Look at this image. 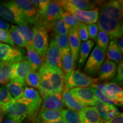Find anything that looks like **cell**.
<instances>
[{
  "label": "cell",
  "instance_id": "obj_47",
  "mask_svg": "<svg viewBox=\"0 0 123 123\" xmlns=\"http://www.w3.org/2000/svg\"><path fill=\"white\" fill-rule=\"evenodd\" d=\"M104 123H123V114L120 113L119 115L108 120Z\"/></svg>",
  "mask_w": 123,
  "mask_h": 123
},
{
  "label": "cell",
  "instance_id": "obj_34",
  "mask_svg": "<svg viewBox=\"0 0 123 123\" xmlns=\"http://www.w3.org/2000/svg\"><path fill=\"white\" fill-rule=\"evenodd\" d=\"M62 119L65 123H81L78 113L73 111L63 109L61 110Z\"/></svg>",
  "mask_w": 123,
  "mask_h": 123
},
{
  "label": "cell",
  "instance_id": "obj_41",
  "mask_svg": "<svg viewBox=\"0 0 123 123\" xmlns=\"http://www.w3.org/2000/svg\"><path fill=\"white\" fill-rule=\"evenodd\" d=\"M90 88L91 89L92 92L94 93L95 96H96V98L98 100H99L100 101H101V102L104 103L111 104V105H119L117 103L115 102V101L112 100L111 99H109L108 98H107V96H105V95L103 94L99 90H97L96 88H93V87H90Z\"/></svg>",
  "mask_w": 123,
  "mask_h": 123
},
{
  "label": "cell",
  "instance_id": "obj_42",
  "mask_svg": "<svg viewBox=\"0 0 123 123\" xmlns=\"http://www.w3.org/2000/svg\"><path fill=\"white\" fill-rule=\"evenodd\" d=\"M78 34L80 39L81 41L84 42L88 41L89 34L87 25L81 22L78 27Z\"/></svg>",
  "mask_w": 123,
  "mask_h": 123
},
{
  "label": "cell",
  "instance_id": "obj_35",
  "mask_svg": "<svg viewBox=\"0 0 123 123\" xmlns=\"http://www.w3.org/2000/svg\"><path fill=\"white\" fill-rule=\"evenodd\" d=\"M112 105L101 102L97 99L96 102L93 106L99 113V116L103 121L107 120V113Z\"/></svg>",
  "mask_w": 123,
  "mask_h": 123
},
{
  "label": "cell",
  "instance_id": "obj_16",
  "mask_svg": "<svg viewBox=\"0 0 123 123\" xmlns=\"http://www.w3.org/2000/svg\"><path fill=\"white\" fill-rule=\"evenodd\" d=\"M117 73V66L115 62L106 59L98 72L99 81H107L113 79Z\"/></svg>",
  "mask_w": 123,
  "mask_h": 123
},
{
  "label": "cell",
  "instance_id": "obj_23",
  "mask_svg": "<svg viewBox=\"0 0 123 123\" xmlns=\"http://www.w3.org/2000/svg\"><path fill=\"white\" fill-rule=\"evenodd\" d=\"M38 72L41 77L38 90L39 91L40 96L43 99L47 95L51 94L53 92L50 80L46 70L41 67Z\"/></svg>",
  "mask_w": 123,
  "mask_h": 123
},
{
  "label": "cell",
  "instance_id": "obj_24",
  "mask_svg": "<svg viewBox=\"0 0 123 123\" xmlns=\"http://www.w3.org/2000/svg\"><path fill=\"white\" fill-rule=\"evenodd\" d=\"M108 59L113 62L120 63L123 60V53L117 45V39L111 40L107 50Z\"/></svg>",
  "mask_w": 123,
  "mask_h": 123
},
{
  "label": "cell",
  "instance_id": "obj_27",
  "mask_svg": "<svg viewBox=\"0 0 123 123\" xmlns=\"http://www.w3.org/2000/svg\"><path fill=\"white\" fill-rule=\"evenodd\" d=\"M61 55V70L64 73V76H66L73 73L75 70V63L70 52L63 54Z\"/></svg>",
  "mask_w": 123,
  "mask_h": 123
},
{
  "label": "cell",
  "instance_id": "obj_19",
  "mask_svg": "<svg viewBox=\"0 0 123 123\" xmlns=\"http://www.w3.org/2000/svg\"><path fill=\"white\" fill-rule=\"evenodd\" d=\"M105 87V96L122 106L123 103V91L118 84L112 82L104 83Z\"/></svg>",
  "mask_w": 123,
  "mask_h": 123
},
{
  "label": "cell",
  "instance_id": "obj_10",
  "mask_svg": "<svg viewBox=\"0 0 123 123\" xmlns=\"http://www.w3.org/2000/svg\"><path fill=\"white\" fill-rule=\"evenodd\" d=\"M68 91L78 102L84 107L93 106L97 98L90 87L87 88H74Z\"/></svg>",
  "mask_w": 123,
  "mask_h": 123
},
{
  "label": "cell",
  "instance_id": "obj_46",
  "mask_svg": "<svg viewBox=\"0 0 123 123\" xmlns=\"http://www.w3.org/2000/svg\"><path fill=\"white\" fill-rule=\"evenodd\" d=\"M49 2H50V1H49V0H39L38 8V14H41L43 13Z\"/></svg>",
  "mask_w": 123,
  "mask_h": 123
},
{
  "label": "cell",
  "instance_id": "obj_5",
  "mask_svg": "<svg viewBox=\"0 0 123 123\" xmlns=\"http://www.w3.org/2000/svg\"><path fill=\"white\" fill-rule=\"evenodd\" d=\"M0 18L19 26L27 24L14 1L0 2Z\"/></svg>",
  "mask_w": 123,
  "mask_h": 123
},
{
  "label": "cell",
  "instance_id": "obj_12",
  "mask_svg": "<svg viewBox=\"0 0 123 123\" xmlns=\"http://www.w3.org/2000/svg\"><path fill=\"white\" fill-rule=\"evenodd\" d=\"M46 70L50 80L52 92L62 93L64 87V73L60 68H53L47 69L41 67Z\"/></svg>",
  "mask_w": 123,
  "mask_h": 123
},
{
  "label": "cell",
  "instance_id": "obj_32",
  "mask_svg": "<svg viewBox=\"0 0 123 123\" xmlns=\"http://www.w3.org/2000/svg\"><path fill=\"white\" fill-rule=\"evenodd\" d=\"M53 40L61 51V54L70 53V48L69 45L68 34L55 36Z\"/></svg>",
  "mask_w": 123,
  "mask_h": 123
},
{
  "label": "cell",
  "instance_id": "obj_33",
  "mask_svg": "<svg viewBox=\"0 0 123 123\" xmlns=\"http://www.w3.org/2000/svg\"><path fill=\"white\" fill-rule=\"evenodd\" d=\"M72 6L84 10H90L96 8V2L87 0H66Z\"/></svg>",
  "mask_w": 123,
  "mask_h": 123
},
{
  "label": "cell",
  "instance_id": "obj_8",
  "mask_svg": "<svg viewBox=\"0 0 123 123\" xmlns=\"http://www.w3.org/2000/svg\"><path fill=\"white\" fill-rule=\"evenodd\" d=\"M33 40L32 47L42 57L45 56L49 47V35L47 31L41 27H33Z\"/></svg>",
  "mask_w": 123,
  "mask_h": 123
},
{
  "label": "cell",
  "instance_id": "obj_37",
  "mask_svg": "<svg viewBox=\"0 0 123 123\" xmlns=\"http://www.w3.org/2000/svg\"><path fill=\"white\" fill-rule=\"evenodd\" d=\"M8 32L15 46H17L19 48L26 47L24 39H23L21 35L19 34V33H18L16 26H12L9 29Z\"/></svg>",
  "mask_w": 123,
  "mask_h": 123
},
{
  "label": "cell",
  "instance_id": "obj_31",
  "mask_svg": "<svg viewBox=\"0 0 123 123\" xmlns=\"http://www.w3.org/2000/svg\"><path fill=\"white\" fill-rule=\"evenodd\" d=\"M71 29L64 24L62 19L61 16L56 18L54 22L51 31L53 32V35L55 36L68 34L69 31Z\"/></svg>",
  "mask_w": 123,
  "mask_h": 123
},
{
  "label": "cell",
  "instance_id": "obj_40",
  "mask_svg": "<svg viewBox=\"0 0 123 123\" xmlns=\"http://www.w3.org/2000/svg\"><path fill=\"white\" fill-rule=\"evenodd\" d=\"M97 45L100 48L107 52V47L110 42V37L107 33L104 31H100L96 38Z\"/></svg>",
  "mask_w": 123,
  "mask_h": 123
},
{
  "label": "cell",
  "instance_id": "obj_20",
  "mask_svg": "<svg viewBox=\"0 0 123 123\" xmlns=\"http://www.w3.org/2000/svg\"><path fill=\"white\" fill-rule=\"evenodd\" d=\"M68 42L70 50L75 63L77 61L79 56L81 41L78 34V27H74L69 31Z\"/></svg>",
  "mask_w": 123,
  "mask_h": 123
},
{
  "label": "cell",
  "instance_id": "obj_9",
  "mask_svg": "<svg viewBox=\"0 0 123 123\" xmlns=\"http://www.w3.org/2000/svg\"><path fill=\"white\" fill-rule=\"evenodd\" d=\"M61 51L55 43L54 40H51L44 56V62L41 67L47 69L61 68Z\"/></svg>",
  "mask_w": 123,
  "mask_h": 123
},
{
  "label": "cell",
  "instance_id": "obj_50",
  "mask_svg": "<svg viewBox=\"0 0 123 123\" xmlns=\"http://www.w3.org/2000/svg\"><path fill=\"white\" fill-rule=\"evenodd\" d=\"M5 115V113L4 111V108L3 106L0 105V123L2 121Z\"/></svg>",
  "mask_w": 123,
  "mask_h": 123
},
{
  "label": "cell",
  "instance_id": "obj_15",
  "mask_svg": "<svg viewBox=\"0 0 123 123\" xmlns=\"http://www.w3.org/2000/svg\"><path fill=\"white\" fill-rule=\"evenodd\" d=\"M62 93H54L42 99L41 109L61 111L65 107L62 100Z\"/></svg>",
  "mask_w": 123,
  "mask_h": 123
},
{
  "label": "cell",
  "instance_id": "obj_2",
  "mask_svg": "<svg viewBox=\"0 0 123 123\" xmlns=\"http://www.w3.org/2000/svg\"><path fill=\"white\" fill-rule=\"evenodd\" d=\"M63 11L58 1H50L43 13L37 15L34 25L43 27L47 31H51L55 20L61 16Z\"/></svg>",
  "mask_w": 123,
  "mask_h": 123
},
{
  "label": "cell",
  "instance_id": "obj_3",
  "mask_svg": "<svg viewBox=\"0 0 123 123\" xmlns=\"http://www.w3.org/2000/svg\"><path fill=\"white\" fill-rule=\"evenodd\" d=\"M64 76L65 91L74 88H87L99 82L98 78H92L79 70H75L73 73Z\"/></svg>",
  "mask_w": 123,
  "mask_h": 123
},
{
  "label": "cell",
  "instance_id": "obj_43",
  "mask_svg": "<svg viewBox=\"0 0 123 123\" xmlns=\"http://www.w3.org/2000/svg\"><path fill=\"white\" fill-rule=\"evenodd\" d=\"M117 74L115 78H113L112 82L116 84H119V85L123 86V61L119 63V66L117 67Z\"/></svg>",
  "mask_w": 123,
  "mask_h": 123
},
{
  "label": "cell",
  "instance_id": "obj_1",
  "mask_svg": "<svg viewBox=\"0 0 123 123\" xmlns=\"http://www.w3.org/2000/svg\"><path fill=\"white\" fill-rule=\"evenodd\" d=\"M98 28L109 35L110 39L123 36V1L112 0L104 3L99 10Z\"/></svg>",
  "mask_w": 123,
  "mask_h": 123
},
{
  "label": "cell",
  "instance_id": "obj_4",
  "mask_svg": "<svg viewBox=\"0 0 123 123\" xmlns=\"http://www.w3.org/2000/svg\"><path fill=\"white\" fill-rule=\"evenodd\" d=\"M4 108L7 117L21 122L27 117L33 116L38 112L28 104L18 100H14L11 103Z\"/></svg>",
  "mask_w": 123,
  "mask_h": 123
},
{
  "label": "cell",
  "instance_id": "obj_38",
  "mask_svg": "<svg viewBox=\"0 0 123 123\" xmlns=\"http://www.w3.org/2000/svg\"><path fill=\"white\" fill-rule=\"evenodd\" d=\"M62 19L70 29L74 27H78L80 22L78 21L73 14L67 11H63L61 15Z\"/></svg>",
  "mask_w": 123,
  "mask_h": 123
},
{
  "label": "cell",
  "instance_id": "obj_49",
  "mask_svg": "<svg viewBox=\"0 0 123 123\" xmlns=\"http://www.w3.org/2000/svg\"><path fill=\"white\" fill-rule=\"evenodd\" d=\"M1 123H22V122L7 117V119H5Z\"/></svg>",
  "mask_w": 123,
  "mask_h": 123
},
{
  "label": "cell",
  "instance_id": "obj_29",
  "mask_svg": "<svg viewBox=\"0 0 123 123\" xmlns=\"http://www.w3.org/2000/svg\"><path fill=\"white\" fill-rule=\"evenodd\" d=\"M62 119L61 111L41 109L39 113V121L52 122Z\"/></svg>",
  "mask_w": 123,
  "mask_h": 123
},
{
  "label": "cell",
  "instance_id": "obj_14",
  "mask_svg": "<svg viewBox=\"0 0 123 123\" xmlns=\"http://www.w3.org/2000/svg\"><path fill=\"white\" fill-rule=\"evenodd\" d=\"M18 100L28 104L37 111L42 102V99L38 91L27 86L25 87L22 96Z\"/></svg>",
  "mask_w": 123,
  "mask_h": 123
},
{
  "label": "cell",
  "instance_id": "obj_22",
  "mask_svg": "<svg viewBox=\"0 0 123 123\" xmlns=\"http://www.w3.org/2000/svg\"><path fill=\"white\" fill-rule=\"evenodd\" d=\"M26 48L27 50V60L31 70L38 71L43 63L44 58L38 54L32 46H27Z\"/></svg>",
  "mask_w": 123,
  "mask_h": 123
},
{
  "label": "cell",
  "instance_id": "obj_36",
  "mask_svg": "<svg viewBox=\"0 0 123 123\" xmlns=\"http://www.w3.org/2000/svg\"><path fill=\"white\" fill-rule=\"evenodd\" d=\"M41 77L38 71L31 70L25 79V83L33 88L38 89Z\"/></svg>",
  "mask_w": 123,
  "mask_h": 123
},
{
  "label": "cell",
  "instance_id": "obj_44",
  "mask_svg": "<svg viewBox=\"0 0 123 123\" xmlns=\"http://www.w3.org/2000/svg\"><path fill=\"white\" fill-rule=\"evenodd\" d=\"M88 31L89 34V38H90L91 41H96L97 37H98L99 28H98V25L96 24H89L87 25Z\"/></svg>",
  "mask_w": 123,
  "mask_h": 123
},
{
  "label": "cell",
  "instance_id": "obj_21",
  "mask_svg": "<svg viewBox=\"0 0 123 123\" xmlns=\"http://www.w3.org/2000/svg\"><path fill=\"white\" fill-rule=\"evenodd\" d=\"M25 86V80L19 79H12L5 87L14 100L19 99L22 96Z\"/></svg>",
  "mask_w": 123,
  "mask_h": 123
},
{
  "label": "cell",
  "instance_id": "obj_18",
  "mask_svg": "<svg viewBox=\"0 0 123 123\" xmlns=\"http://www.w3.org/2000/svg\"><path fill=\"white\" fill-rule=\"evenodd\" d=\"M31 70L30 66L26 58L14 63L12 67V79H19L25 80Z\"/></svg>",
  "mask_w": 123,
  "mask_h": 123
},
{
  "label": "cell",
  "instance_id": "obj_30",
  "mask_svg": "<svg viewBox=\"0 0 123 123\" xmlns=\"http://www.w3.org/2000/svg\"><path fill=\"white\" fill-rule=\"evenodd\" d=\"M17 29L24 39L26 47L32 46L33 40V30L29 25L25 24L17 26Z\"/></svg>",
  "mask_w": 123,
  "mask_h": 123
},
{
  "label": "cell",
  "instance_id": "obj_7",
  "mask_svg": "<svg viewBox=\"0 0 123 123\" xmlns=\"http://www.w3.org/2000/svg\"><path fill=\"white\" fill-rule=\"evenodd\" d=\"M105 53L106 51L104 50L98 46H95L86 62L84 68V72L91 76H95L96 74H98L101 64L104 62Z\"/></svg>",
  "mask_w": 123,
  "mask_h": 123
},
{
  "label": "cell",
  "instance_id": "obj_17",
  "mask_svg": "<svg viewBox=\"0 0 123 123\" xmlns=\"http://www.w3.org/2000/svg\"><path fill=\"white\" fill-rule=\"evenodd\" d=\"M81 123H103V120L93 107H85L78 112Z\"/></svg>",
  "mask_w": 123,
  "mask_h": 123
},
{
  "label": "cell",
  "instance_id": "obj_11",
  "mask_svg": "<svg viewBox=\"0 0 123 123\" xmlns=\"http://www.w3.org/2000/svg\"><path fill=\"white\" fill-rule=\"evenodd\" d=\"M24 58L23 54L19 49L0 42V62L14 63Z\"/></svg>",
  "mask_w": 123,
  "mask_h": 123
},
{
  "label": "cell",
  "instance_id": "obj_28",
  "mask_svg": "<svg viewBox=\"0 0 123 123\" xmlns=\"http://www.w3.org/2000/svg\"><path fill=\"white\" fill-rule=\"evenodd\" d=\"M12 63L0 62V85L6 84L12 79Z\"/></svg>",
  "mask_w": 123,
  "mask_h": 123
},
{
  "label": "cell",
  "instance_id": "obj_52",
  "mask_svg": "<svg viewBox=\"0 0 123 123\" xmlns=\"http://www.w3.org/2000/svg\"><path fill=\"white\" fill-rule=\"evenodd\" d=\"M37 123H64L63 120L62 119L59 120H56V121H52V122H43V121H38Z\"/></svg>",
  "mask_w": 123,
  "mask_h": 123
},
{
  "label": "cell",
  "instance_id": "obj_39",
  "mask_svg": "<svg viewBox=\"0 0 123 123\" xmlns=\"http://www.w3.org/2000/svg\"><path fill=\"white\" fill-rule=\"evenodd\" d=\"M5 86L0 85V105L5 107L14 100Z\"/></svg>",
  "mask_w": 123,
  "mask_h": 123
},
{
  "label": "cell",
  "instance_id": "obj_45",
  "mask_svg": "<svg viewBox=\"0 0 123 123\" xmlns=\"http://www.w3.org/2000/svg\"><path fill=\"white\" fill-rule=\"evenodd\" d=\"M4 42L9 45L15 47V44L12 41L9 32L0 29V42Z\"/></svg>",
  "mask_w": 123,
  "mask_h": 123
},
{
  "label": "cell",
  "instance_id": "obj_48",
  "mask_svg": "<svg viewBox=\"0 0 123 123\" xmlns=\"http://www.w3.org/2000/svg\"><path fill=\"white\" fill-rule=\"evenodd\" d=\"M10 24L0 18V29L8 31L10 29Z\"/></svg>",
  "mask_w": 123,
  "mask_h": 123
},
{
  "label": "cell",
  "instance_id": "obj_13",
  "mask_svg": "<svg viewBox=\"0 0 123 123\" xmlns=\"http://www.w3.org/2000/svg\"><path fill=\"white\" fill-rule=\"evenodd\" d=\"M15 4L21 12L23 17L27 24H34L38 11L30 1L28 0H15Z\"/></svg>",
  "mask_w": 123,
  "mask_h": 123
},
{
  "label": "cell",
  "instance_id": "obj_6",
  "mask_svg": "<svg viewBox=\"0 0 123 123\" xmlns=\"http://www.w3.org/2000/svg\"><path fill=\"white\" fill-rule=\"evenodd\" d=\"M59 4L65 11L73 14L78 21L83 24H95L99 18V9L95 8L90 10H84L72 6L66 0L58 1Z\"/></svg>",
  "mask_w": 123,
  "mask_h": 123
},
{
  "label": "cell",
  "instance_id": "obj_26",
  "mask_svg": "<svg viewBox=\"0 0 123 123\" xmlns=\"http://www.w3.org/2000/svg\"><path fill=\"white\" fill-rule=\"evenodd\" d=\"M94 46V42L91 40H88L83 43L80 46L78 56V66L79 68H81L85 64L88 55L90 54L91 51Z\"/></svg>",
  "mask_w": 123,
  "mask_h": 123
},
{
  "label": "cell",
  "instance_id": "obj_51",
  "mask_svg": "<svg viewBox=\"0 0 123 123\" xmlns=\"http://www.w3.org/2000/svg\"><path fill=\"white\" fill-rule=\"evenodd\" d=\"M123 36L121 37L120 38V39L119 41V42H117V45H118V47H119V48L121 52L122 53H123Z\"/></svg>",
  "mask_w": 123,
  "mask_h": 123
},
{
  "label": "cell",
  "instance_id": "obj_25",
  "mask_svg": "<svg viewBox=\"0 0 123 123\" xmlns=\"http://www.w3.org/2000/svg\"><path fill=\"white\" fill-rule=\"evenodd\" d=\"M62 100L64 106L67 107L68 110L73 111L77 113L85 107L83 105L80 103L71 95L68 91L63 90L62 93Z\"/></svg>",
  "mask_w": 123,
  "mask_h": 123
}]
</instances>
